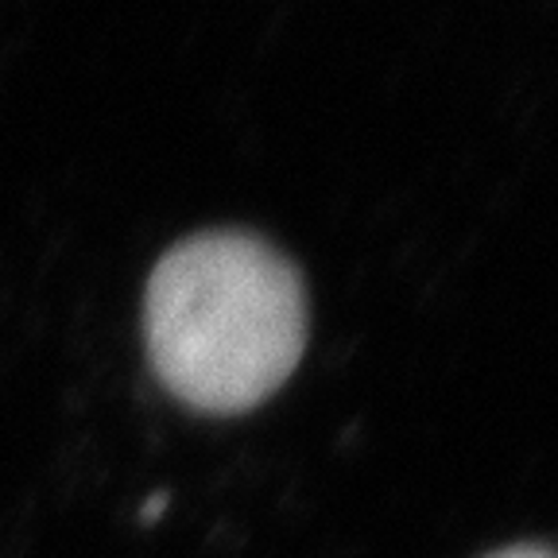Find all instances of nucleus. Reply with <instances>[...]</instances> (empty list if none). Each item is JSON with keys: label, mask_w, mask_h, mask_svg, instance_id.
<instances>
[{"label": "nucleus", "mask_w": 558, "mask_h": 558, "mask_svg": "<svg viewBox=\"0 0 558 558\" xmlns=\"http://www.w3.org/2000/svg\"><path fill=\"white\" fill-rule=\"evenodd\" d=\"M144 341L159 384L202 415H241L279 392L306 349L303 276L253 233H198L156 264Z\"/></svg>", "instance_id": "nucleus-1"}, {"label": "nucleus", "mask_w": 558, "mask_h": 558, "mask_svg": "<svg viewBox=\"0 0 558 558\" xmlns=\"http://www.w3.org/2000/svg\"><path fill=\"white\" fill-rule=\"evenodd\" d=\"M488 558H558L550 547H535V543H520V547H508V550H497V555Z\"/></svg>", "instance_id": "nucleus-2"}]
</instances>
